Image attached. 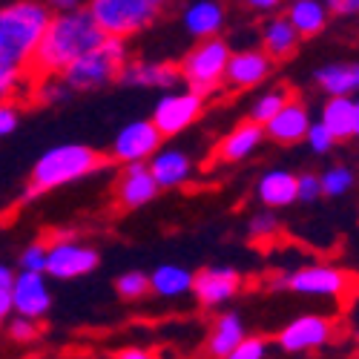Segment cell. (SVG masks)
<instances>
[{"instance_id":"6da1fadb","label":"cell","mask_w":359,"mask_h":359,"mask_svg":"<svg viewBox=\"0 0 359 359\" xmlns=\"http://www.w3.org/2000/svg\"><path fill=\"white\" fill-rule=\"evenodd\" d=\"M107 35L98 29L86 6L64 15H52L46 32L35 49L32 67H29V81L32 78H61L69 67H75L83 55L98 49Z\"/></svg>"},{"instance_id":"7a4b0ae2","label":"cell","mask_w":359,"mask_h":359,"mask_svg":"<svg viewBox=\"0 0 359 359\" xmlns=\"http://www.w3.org/2000/svg\"><path fill=\"white\" fill-rule=\"evenodd\" d=\"M49 18V4H35V0L0 6V67L29 72Z\"/></svg>"},{"instance_id":"3957f363","label":"cell","mask_w":359,"mask_h":359,"mask_svg":"<svg viewBox=\"0 0 359 359\" xmlns=\"http://www.w3.org/2000/svg\"><path fill=\"white\" fill-rule=\"evenodd\" d=\"M107 167V158L95 153L93 147L83 144H57L35 161L32 175H29V187L23 190L20 201H32L41 193L67 187L72 182H81L89 172H98Z\"/></svg>"},{"instance_id":"277c9868","label":"cell","mask_w":359,"mask_h":359,"mask_svg":"<svg viewBox=\"0 0 359 359\" xmlns=\"http://www.w3.org/2000/svg\"><path fill=\"white\" fill-rule=\"evenodd\" d=\"M230 43L224 38H210V41H198L184 52V57L178 61V78H182L190 93L198 98L216 95L224 86V72L230 61Z\"/></svg>"},{"instance_id":"5b68a950","label":"cell","mask_w":359,"mask_h":359,"mask_svg":"<svg viewBox=\"0 0 359 359\" xmlns=\"http://www.w3.org/2000/svg\"><path fill=\"white\" fill-rule=\"evenodd\" d=\"M86 12L93 15L107 38L124 41L164 18L167 6L161 0H93V4H86Z\"/></svg>"},{"instance_id":"8992f818","label":"cell","mask_w":359,"mask_h":359,"mask_svg":"<svg viewBox=\"0 0 359 359\" xmlns=\"http://www.w3.org/2000/svg\"><path fill=\"white\" fill-rule=\"evenodd\" d=\"M130 64V49L127 41L107 38L98 49L83 55L75 67H69L61 78L72 93H89V89L107 86L112 81L121 78V69Z\"/></svg>"},{"instance_id":"52a82bcc","label":"cell","mask_w":359,"mask_h":359,"mask_svg":"<svg viewBox=\"0 0 359 359\" xmlns=\"http://www.w3.org/2000/svg\"><path fill=\"white\" fill-rule=\"evenodd\" d=\"M339 337V322L322 313H302L290 319L282 331L276 334V345L287 353H308L327 348Z\"/></svg>"},{"instance_id":"ba28073f","label":"cell","mask_w":359,"mask_h":359,"mask_svg":"<svg viewBox=\"0 0 359 359\" xmlns=\"http://www.w3.org/2000/svg\"><path fill=\"white\" fill-rule=\"evenodd\" d=\"M285 287L299 296H322V299H342L351 290V276L337 264H305L285 276Z\"/></svg>"},{"instance_id":"9c48e42d","label":"cell","mask_w":359,"mask_h":359,"mask_svg":"<svg viewBox=\"0 0 359 359\" xmlns=\"http://www.w3.org/2000/svg\"><path fill=\"white\" fill-rule=\"evenodd\" d=\"M161 141H164L161 133L153 127L149 118H144V121H133L115 135L112 149H109V161L121 164V167L147 164L161 149Z\"/></svg>"},{"instance_id":"30bf717a","label":"cell","mask_w":359,"mask_h":359,"mask_svg":"<svg viewBox=\"0 0 359 359\" xmlns=\"http://www.w3.org/2000/svg\"><path fill=\"white\" fill-rule=\"evenodd\" d=\"M204 112V98L184 89V93H164L153 109V127L161 133V138L184 133L190 124H196V118Z\"/></svg>"},{"instance_id":"8fae6325","label":"cell","mask_w":359,"mask_h":359,"mask_svg":"<svg viewBox=\"0 0 359 359\" xmlns=\"http://www.w3.org/2000/svg\"><path fill=\"white\" fill-rule=\"evenodd\" d=\"M101 256L95 248L81 245L78 238H67V242H49L46 245V273L52 279H78L93 273L98 267Z\"/></svg>"},{"instance_id":"7c38bea8","label":"cell","mask_w":359,"mask_h":359,"mask_svg":"<svg viewBox=\"0 0 359 359\" xmlns=\"http://www.w3.org/2000/svg\"><path fill=\"white\" fill-rule=\"evenodd\" d=\"M242 290V273L236 267H201L198 273H193V296L196 302L207 311H213Z\"/></svg>"},{"instance_id":"4fadbf2b","label":"cell","mask_w":359,"mask_h":359,"mask_svg":"<svg viewBox=\"0 0 359 359\" xmlns=\"http://www.w3.org/2000/svg\"><path fill=\"white\" fill-rule=\"evenodd\" d=\"M273 61L262 49H238L230 55L227 72H224V89L230 93H242V89L262 86L273 72Z\"/></svg>"},{"instance_id":"5bb4252c","label":"cell","mask_w":359,"mask_h":359,"mask_svg":"<svg viewBox=\"0 0 359 359\" xmlns=\"http://www.w3.org/2000/svg\"><path fill=\"white\" fill-rule=\"evenodd\" d=\"M9 296H12V311L23 319H32V322H41L52 308V293H49L43 273L18 271Z\"/></svg>"},{"instance_id":"9a60e30c","label":"cell","mask_w":359,"mask_h":359,"mask_svg":"<svg viewBox=\"0 0 359 359\" xmlns=\"http://www.w3.org/2000/svg\"><path fill=\"white\" fill-rule=\"evenodd\" d=\"M158 196V187L149 175L147 164H127L121 167V175L115 182V204L121 210H138Z\"/></svg>"},{"instance_id":"2e32d148","label":"cell","mask_w":359,"mask_h":359,"mask_svg":"<svg viewBox=\"0 0 359 359\" xmlns=\"http://www.w3.org/2000/svg\"><path fill=\"white\" fill-rule=\"evenodd\" d=\"M311 124H313V121H311V112H308L305 101L293 98V101H290L285 109H279L262 130H264V138H271L273 144H296V141H305Z\"/></svg>"},{"instance_id":"e0dca14e","label":"cell","mask_w":359,"mask_h":359,"mask_svg":"<svg viewBox=\"0 0 359 359\" xmlns=\"http://www.w3.org/2000/svg\"><path fill=\"white\" fill-rule=\"evenodd\" d=\"M264 141V130L253 121H242V124H236L213 149V164H238V161H245L250 158L259 144Z\"/></svg>"},{"instance_id":"ac0fdd59","label":"cell","mask_w":359,"mask_h":359,"mask_svg":"<svg viewBox=\"0 0 359 359\" xmlns=\"http://www.w3.org/2000/svg\"><path fill=\"white\" fill-rule=\"evenodd\" d=\"M121 81L124 86H144V89H167L175 86L178 81V67L172 61H135L130 57V64L121 69Z\"/></svg>"},{"instance_id":"d6986e66","label":"cell","mask_w":359,"mask_h":359,"mask_svg":"<svg viewBox=\"0 0 359 359\" xmlns=\"http://www.w3.org/2000/svg\"><path fill=\"white\" fill-rule=\"evenodd\" d=\"M147 170L153 175L158 190H172L190 182L193 161L184 149H158V153L147 161Z\"/></svg>"},{"instance_id":"ffe728a7","label":"cell","mask_w":359,"mask_h":359,"mask_svg":"<svg viewBox=\"0 0 359 359\" xmlns=\"http://www.w3.org/2000/svg\"><path fill=\"white\" fill-rule=\"evenodd\" d=\"M259 35H262V46L259 49L271 57L273 64H282V61H287V57H293L299 43H302L285 15H271L262 23Z\"/></svg>"},{"instance_id":"44dd1931","label":"cell","mask_w":359,"mask_h":359,"mask_svg":"<svg viewBox=\"0 0 359 359\" xmlns=\"http://www.w3.org/2000/svg\"><path fill=\"white\" fill-rule=\"evenodd\" d=\"M182 23L184 29L198 38V41H210V38H222V29L227 23V9L222 4H210V0H198L182 9Z\"/></svg>"},{"instance_id":"7402d4cb","label":"cell","mask_w":359,"mask_h":359,"mask_svg":"<svg viewBox=\"0 0 359 359\" xmlns=\"http://www.w3.org/2000/svg\"><path fill=\"white\" fill-rule=\"evenodd\" d=\"M248 334H245V322L236 311H227V313H219L216 322L210 325V334H207V356L210 359H224L238 342H242Z\"/></svg>"},{"instance_id":"603a6c76","label":"cell","mask_w":359,"mask_h":359,"mask_svg":"<svg viewBox=\"0 0 359 359\" xmlns=\"http://www.w3.org/2000/svg\"><path fill=\"white\" fill-rule=\"evenodd\" d=\"M282 15L293 26V32L299 35V41L319 35L322 29L327 26V20H331V15H327V6L319 4V0H293L290 6H285Z\"/></svg>"},{"instance_id":"cb8c5ba5","label":"cell","mask_w":359,"mask_h":359,"mask_svg":"<svg viewBox=\"0 0 359 359\" xmlns=\"http://www.w3.org/2000/svg\"><path fill=\"white\" fill-rule=\"evenodd\" d=\"M256 196L267 210L290 207L296 201V175L287 170H267L256 184Z\"/></svg>"},{"instance_id":"d4e9b609","label":"cell","mask_w":359,"mask_h":359,"mask_svg":"<svg viewBox=\"0 0 359 359\" xmlns=\"http://www.w3.org/2000/svg\"><path fill=\"white\" fill-rule=\"evenodd\" d=\"M353 112H356V98H327L322 107L319 124L334 141H348L353 138Z\"/></svg>"},{"instance_id":"484cf974","label":"cell","mask_w":359,"mask_h":359,"mask_svg":"<svg viewBox=\"0 0 359 359\" xmlns=\"http://www.w3.org/2000/svg\"><path fill=\"white\" fill-rule=\"evenodd\" d=\"M149 290L161 299H178L193 290V273L182 264H158L149 273Z\"/></svg>"},{"instance_id":"4316f807","label":"cell","mask_w":359,"mask_h":359,"mask_svg":"<svg viewBox=\"0 0 359 359\" xmlns=\"http://www.w3.org/2000/svg\"><path fill=\"white\" fill-rule=\"evenodd\" d=\"M313 81L327 98H353L356 95L353 93V67L345 61L319 67L313 72Z\"/></svg>"},{"instance_id":"83f0119b","label":"cell","mask_w":359,"mask_h":359,"mask_svg":"<svg viewBox=\"0 0 359 359\" xmlns=\"http://www.w3.org/2000/svg\"><path fill=\"white\" fill-rule=\"evenodd\" d=\"M293 98H296V95H293V89H290L287 83H279V86H273V89H267V93H262V95L253 101L248 121H253V124L264 127V124L271 121V118H273L279 109H285Z\"/></svg>"},{"instance_id":"f1b7e54d","label":"cell","mask_w":359,"mask_h":359,"mask_svg":"<svg viewBox=\"0 0 359 359\" xmlns=\"http://www.w3.org/2000/svg\"><path fill=\"white\" fill-rule=\"evenodd\" d=\"M356 184V172L345 164H334V167H327L322 175H319V187H322V196L327 198H339L345 193H351Z\"/></svg>"},{"instance_id":"f546056e","label":"cell","mask_w":359,"mask_h":359,"mask_svg":"<svg viewBox=\"0 0 359 359\" xmlns=\"http://www.w3.org/2000/svg\"><path fill=\"white\" fill-rule=\"evenodd\" d=\"M72 89L64 83V78H32L29 81V95L38 104H61L69 98Z\"/></svg>"},{"instance_id":"4dcf8cb0","label":"cell","mask_w":359,"mask_h":359,"mask_svg":"<svg viewBox=\"0 0 359 359\" xmlns=\"http://www.w3.org/2000/svg\"><path fill=\"white\" fill-rule=\"evenodd\" d=\"M279 233H282V224H279V219L271 210H259L248 222V236H250V242H256V245L276 242Z\"/></svg>"},{"instance_id":"1f68e13d","label":"cell","mask_w":359,"mask_h":359,"mask_svg":"<svg viewBox=\"0 0 359 359\" xmlns=\"http://www.w3.org/2000/svg\"><path fill=\"white\" fill-rule=\"evenodd\" d=\"M115 290L121 299H141L149 293V276L141 271H127L115 279Z\"/></svg>"},{"instance_id":"d6a6232c","label":"cell","mask_w":359,"mask_h":359,"mask_svg":"<svg viewBox=\"0 0 359 359\" xmlns=\"http://www.w3.org/2000/svg\"><path fill=\"white\" fill-rule=\"evenodd\" d=\"M23 86H29V72L0 67V104L18 101V95L23 93Z\"/></svg>"},{"instance_id":"836d02e7","label":"cell","mask_w":359,"mask_h":359,"mask_svg":"<svg viewBox=\"0 0 359 359\" xmlns=\"http://www.w3.org/2000/svg\"><path fill=\"white\" fill-rule=\"evenodd\" d=\"M20 271L46 276V242H32L20 250Z\"/></svg>"},{"instance_id":"e575fe53","label":"cell","mask_w":359,"mask_h":359,"mask_svg":"<svg viewBox=\"0 0 359 359\" xmlns=\"http://www.w3.org/2000/svg\"><path fill=\"white\" fill-rule=\"evenodd\" d=\"M267 356V339L264 337H245L224 359H264Z\"/></svg>"},{"instance_id":"d590c367","label":"cell","mask_w":359,"mask_h":359,"mask_svg":"<svg viewBox=\"0 0 359 359\" xmlns=\"http://www.w3.org/2000/svg\"><path fill=\"white\" fill-rule=\"evenodd\" d=\"M322 198V187H319V175L316 172H302L296 175V201L313 204Z\"/></svg>"},{"instance_id":"8d00e7d4","label":"cell","mask_w":359,"mask_h":359,"mask_svg":"<svg viewBox=\"0 0 359 359\" xmlns=\"http://www.w3.org/2000/svg\"><path fill=\"white\" fill-rule=\"evenodd\" d=\"M9 337H12V342H20V345L35 342V339L41 337V325H38V322H32V319L15 316V319L9 322Z\"/></svg>"},{"instance_id":"74e56055","label":"cell","mask_w":359,"mask_h":359,"mask_svg":"<svg viewBox=\"0 0 359 359\" xmlns=\"http://www.w3.org/2000/svg\"><path fill=\"white\" fill-rule=\"evenodd\" d=\"M305 141H308V147L313 149V153H319V156H325V153H331L334 149V138L327 135V130L316 121V124H311V130H308V135H305Z\"/></svg>"},{"instance_id":"f35d334b","label":"cell","mask_w":359,"mask_h":359,"mask_svg":"<svg viewBox=\"0 0 359 359\" xmlns=\"http://www.w3.org/2000/svg\"><path fill=\"white\" fill-rule=\"evenodd\" d=\"M18 121H20V104L18 101L0 104V138L12 135L18 130Z\"/></svg>"},{"instance_id":"ab89813d","label":"cell","mask_w":359,"mask_h":359,"mask_svg":"<svg viewBox=\"0 0 359 359\" xmlns=\"http://www.w3.org/2000/svg\"><path fill=\"white\" fill-rule=\"evenodd\" d=\"M327 15L353 18V15H359V0H331V4H327Z\"/></svg>"},{"instance_id":"60d3db41","label":"cell","mask_w":359,"mask_h":359,"mask_svg":"<svg viewBox=\"0 0 359 359\" xmlns=\"http://www.w3.org/2000/svg\"><path fill=\"white\" fill-rule=\"evenodd\" d=\"M248 9L256 12V15H267V12L282 15V4H279V0H250Z\"/></svg>"},{"instance_id":"b9f144b4","label":"cell","mask_w":359,"mask_h":359,"mask_svg":"<svg viewBox=\"0 0 359 359\" xmlns=\"http://www.w3.org/2000/svg\"><path fill=\"white\" fill-rule=\"evenodd\" d=\"M112 359H156V353L147 348H121L112 353Z\"/></svg>"},{"instance_id":"7bdbcfd3","label":"cell","mask_w":359,"mask_h":359,"mask_svg":"<svg viewBox=\"0 0 359 359\" xmlns=\"http://www.w3.org/2000/svg\"><path fill=\"white\" fill-rule=\"evenodd\" d=\"M15 271L9 264H0V290H12V285H15Z\"/></svg>"},{"instance_id":"ee69618b","label":"cell","mask_w":359,"mask_h":359,"mask_svg":"<svg viewBox=\"0 0 359 359\" xmlns=\"http://www.w3.org/2000/svg\"><path fill=\"white\" fill-rule=\"evenodd\" d=\"M9 313H12V296H9V290H0V325L6 322Z\"/></svg>"},{"instance_id":"f6af8a7d","label":"cell","mask_w":359,"mask_h":359,"mask_svg":"<svg viewBox=\"0 0 359 359\" xmlns=\"http://www.w3.org/2000/svg\"><path fill=\"white\" fill-rule=\"evenodd\" d=\"M353 138H359V98H356V112H353Z\"/></svg>"},{"instance_id":"bcb514c9","label":"cell","mask_w":359,"mask_h":359,"mask_svg":"<svg viewBox=\"0 0 359 359\" xmlns=\"http://www.w3.org/2000/svg\"><path fill=\"white\" fill-rule=\"evenodd\" d=\"M351 67H353V93H359V61Z\"/></svg>"},{"instance_id":"7dc6e473","label":"cell","mask_w":359,"mask_h":359,"mask_svg":"<svg viewBox=\"0 0 359 359\" xmlns=\"http://www.w3.org/2000/svg\"><path fill=\"white\" fill-rule=\"evenodd\" d=\"M26 359H41V356H26Z\"/></svg>"}]
</instances>
